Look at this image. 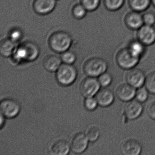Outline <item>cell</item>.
<instances>
[{"label": "cell", "instance_id": "obj_36", "mask_svg": "<svg viewBox=\"0 0 155 155\" xmlns=\"http://www.w3.org/2000/svg\"><path fill=\"white\" fill-rule=\"evenodd\" d=\"M56 1H57V0H56Z\"/></svg>", "mask_w": 155, "mask_h": 155}, {"label": "cell", "instance_id": "obj_32", "mask_svg": "<svg viewBox=\"0 0 155 155\" xmlns=\"http://www.w3.org/2000/svg\"><path fill=\"white\" fill-rule=\"evenodd\" d=\"M22 37V32L18 29H14L10 33V39L15 42L20 40Z\"/></svg>", "mask_w": 155, "mask_h": 155}, {"label": "cell", "instance_id": "obj_3", "mask_svg": "<svg viewBox=\"0 0 155 155\" xmlns=\"http://www.w3.org/2000/svg\"><path fill=\"white\" fill-rule=\"evenodd\" d=\"M108 68L107 61L100 58H93L87 60L84 63L85 73L89 77L96 78L106 72Z\"/></svg>", "mask_w": 155, "mask_h": 155}, {"label": "cell", "instance_id": "obj_18", "mask_svg": "<svg viewBox=\"0 0 155 155\" xmlns=\"http://www.w3.org/2000/svg\"><path fill=\"white\" fill-rule=\"evenodd\" d=\"M70 146L64 140H59L53 143L51 147V152L55 155H66L68 154Z\"/></svg>", "mask_w": 155, "mask_h": 155}, {"label": "cell", "instance_id": "obj_27", "mask_svg": "<svg viewBox=\"0 0 155 155\" xmlns=\"http://www.w3.org/2000/svg\"><path fill=\"white\" fill-rule=\"evenodd\" d=\"M149 92L146 87H142L139 88L136 91L135 98L141 103L145 102L148 98Z\"/></svg>", "mask_w": 155, "mask_h": 155}, {"label": "cell", "instance_id": "obj_33", "mask_svg": "<svg viewBox=\"0 0 155 155\" xmlns=\"http://www.w3.org/2000/svg\"><path fill=\"white\" fill-rule=\"evenodd\" d=\"M147 112L151 119L155 120V101L148 104L147 108Z\"/></svg>", "mask_w": 155, "mask_h": 155}, {"label": "cell", "instance_id": "obj_25", "mask_svg": "<svg viewBox=\"0 0 155 155\" xmlns=\"http://www.w3.org/2000/svg\"><path fill=\"white\" fill-rule=\"evenodd\" d=\"M86 135L89 141L94 142L96 141L99 137L100 130L97 127L92 126L89 128Z\"/></svg>", "mask_w": 155, "mask_h": 155}, {"label": "cell", "instance_id": "obj_30", "mask_svg": "<svg viewBox=\"0 0 155 155\" xmlns=\"http://www.w3.org/2000/svg\"><path fill=\"white\" fill-rule=\"evenodd\" d=\"M61 59L62 61L66 64H72L76 61V56L72 51H67L62 53Z\"/></svg>", "mask_w": 155, "mask_h": 155}, {"label": "cell", "instance_id": "obj_31", "mask_svg": "<svg viewBox=\"0 0 155 155\" xmlns=\"http://www.w3.org/2000/svg\"><path fill=\"white\" fill-rule=\"evenodd\" d=\"M98 105L96 98L93 97L87 98L85 101V106L86 108L89 110H94Z\"/></svg>", "mask_w": 155, "mask_h": 155}, {"label": "cell", "instance_id": "obj_15", "mask_svg": "<svg viewBox=\"0 0 155 155\" xmlns=\"http://www.w3.org/2000/svg\"><path fill=\"white\" fill-rule=\"evenodd\" d=\"M88 139L86 134L79 133L76 134L71 143V148L73 152L80 154L85 151L88 143Z\"/></svg>", "mask_w": 155, "mask_h": 155}, {"label": "cell", "instance_id": "obj_35", "mask_svg": "<svg viewBox=\"0 0 155 155\" xmlns=\"http://www.w3.org/2000/svg\"><path fill=\"white\" fill-rule=\"evenodd\" d=\"M150 1H151V4L155 8V0H150Z\"/></svg>", "mask_w": 155, "mask_h": 155}, {"label": "cell", "instance_id": "obj_6", "mask_svg": "<svg viewBox=\"0 0 155 155\" xmlns=\"http://www.w3.org/2000/svg\"><path fill=\"white\" fill-rule=\"evenodd\" d=\"M20 110V105L18 102L12 99H5L1 101V114L6 117H15L19 113Z\"/></svg>", "mask_w": 155, "mask_h": 155}, {"label": "cell", "instance_id": "obj_4", "mask_svg": "<svg viewBox=\"0 0 155 155\" xmlns=\"http://www.w3.org/2000/svg\"><path fill=\"white\" fill-rule=\"evenodd\" d=\"M140 58L134 56L128 48L120 49L116 56V61L118 66L124 70H130L137 66Z\"/></svg>", "mask_w": 155, "mask_h": 155}, {"label": "cell", "instance_id": "obj_14", "mask_svg": "<svg viewBox=\"0 0 155 155\" xmlns=\"http://www.w3.org/2000/svg\"><path fill=\"white\" fill-rule=\"evenodd\" d=\"M136 91L135 88L128 83L122 84L117 87L116 91V95L120 100L128 102L135 97Z\"/></svg>", "mask_w": 155, "mask_h": 155}, {"label": "cell", "instance_id": "obj_2", "mask_svg": "<svg viewBox=\"0 0 155 155\" xmlns=\"http://www.w3.org/2000/svg\"><path fill=\"white\" fill-rule=\"evenodd\" d=\"M38 47L31 41H24L14 52V59L18 61H32L39 54Z\"/></svg>", "mask_w": 155, "mask_h": 155}, {"label": "cell", "instance_id": "obj_8", "mask_svg": "<svg viewBox=\"0 0 155 155\" xmlns=\"http://www.w3.org/2000/svg\"><path fill=\"white\" fill-rule=\"evenodd\" d=\"M137 38L146 47L153 45L155 43V28L144 24L137 31Z\"/></svg>", "mask_w": 155, "mask_h": 155}, {"label": "cell", "instance_id": "obj_19", "mask_svg": "<svg viewBox=\"0 0 155 155\" xmlns=\"http://www.w3.org/2000/svg\"><path fill=\"white\" fill-rule=\"evenodd\" d=\"M61 59L54 55H48L43 60V65L45 68L49 71L58 70L61 65Z\"/></svg>", "mask_w": 155, "mask_h": 155}, {"label": "cell", "instance_id": "obj_20", "mask_svg": "<svg viewBox=\"0 0 155 155\" xmlns=\"http://www.w3.org/2000/svg\"><path fill=\"white\" fill-rule=\"evenodd\" d=\"M128 4L131 10L142 13L147 11L151 3L150 0H128Z\"/></svg>", "mask_w": 155, "mask_h": 155}, {"label": "cell", "instance_id": "obj_12", "mask_svg": "<svg viewBox=\"0 0 155 155\" xmlns=\"http://www.w3.org/2000/svg\"><path fill=\"white\" fill-rule=\"evenodd\" d=\"M124 21L127 28L130 30L137 31L144 25L142 14L133 11L127 13Z\"/></svg>", "mask_w": 155, "mask_h": 155}, {"label": "cell", "instance_id": "obj_34", "mask_svg": "<svg viewBox=\"0 0 155 155\" xmlns=\"http://www.w3.org/2000/svg\"><path fill=\"white\" fill-rule=\"evenodd\" d=\"M4 117H5L2 114H1V123H0V127H2L3 126V124H4V120H5Z\"/></svg>", "mask_w": 155, "mask_h": 155}, {"label": "cell", "instance_id": "obj_13", "mask_svg": "<svg viewBox=\"0 0 155 155\" xmlns=\"http://www.w3.org/2000/svg\"><path fill=\"white\" fill-rule=\"evenodd\" d=\"M56 0H34L33 9L40 15H46L51 13L55 8Z\"/></svg>", "mask_w": 155, "mask_h": 155}, {"label": "cell", "instance_id": "obj_5", "mask_svg": "<svg viewBox=\"0 0 155 155\" xmlns=\"http://www.w3.org/2000/svg\"><path fill=\"white\" fill-rule=\"evenodd\" d=\"M77 77V71L75 67L66 63L61 65L56 73L57 81L63 86L71 85L76 80Z\"/></svg>", "mask_w": 155, "mask_h": 155}, {"label": "cell", "instance_id": "obj_17", "mask_svg": "<svg viewBox=\"0 0 155 155\" xmlns=\"http://www.w3.org/2000/svg\"><path fill=\"white\" fill-rule=\"evenodd\" d=\"M146 47L145 45L137 38L130 41L127 48L134 56L141 58L146 52Z\"/></svg>", "mask_w": 155, "mask_h": 155}, {"label": "cell", "instance_id": "obj_11", "mask_svg": "<svg viewBox=\"0 0 155 155\" xmlns=\"http://www.w3.org/2000/svg\"><path fill=\"white\" fill-rule=\"evenodd\" d=\"M142 149L141 144L134 139H128L124 140L120 146V152L124 155H139Z\"/></svg>", "mask_w": 155, "mask_h": 155}, {"label": "cell", "instance_id": "obj_9", "mask_svg": "<svg viewBox=\"0 0 155 155\" xmlns=\"http://www.w3.org/2000/svg\"><path fill=\"white\" fill-rule=\"evenodd\" d=\"M137 100L128 101L124 106V114L127 119L134 120L139 117L143 111V105Z\"/></svg>", "mask_w": 155, "mask_h": 155}, {"label": "cell", "instance_id": "obj_24", "mask_svg": "<svg viewBox=\"0 0 155 155\" xmlns=\"http://www.w3.org/2000/svg\"><path fill=\"white\" fill-rule=\"evenodd\" d=\"M101 2V0H81V4L89 12L97 10L100 5Z\"/></svg>", "mask_w": 155, "mask_h": 155}, {"label": "cell", "instance_id": "obj_29", "mask_svg": "<svg viewBox=\"0 0 155 155\" xmlns=\"http://www.w3.org/2000/svg\"><path fill=\"white\" fill-rule=\"evenodd\" d=\"M98 80L101 86L103 87H106L110 85L113 79L110 73L105 72L99 77Z\"/></svg>", "mask_w": 155, "mask_h": 155}, {"label": "cell", "instance_id": "obj_26", "mask_svg": "<svg viewBox=\"0 0 155 155\" xmlns=\"http://www.w3.org/2000/svg\"><path fill=\"white\" fill-rule=\"evenodd\" d=\"M87 11V9L82 4H77L72 9V15L76 18L81 19L84 18L86 16Z\"/></svg>", "mask_w": 155, "mask_h": 155}, {"label": "cell", "instance_id": "obj_16", "mask_svg": "<svg viewBox=\"0 0 155 155\" xmlns=\"http://www.w3.org/2000/svg\"><path fill=\"white\" fill-rule=\"evenodd\" d=\"M95 98L99 105L102 107H107L113 103L115 96L110 90L103 88L99 91Z\"/></svg>", "mask_w": 155, "mask_h": 155}, {"label": "cell", "instance_id": "obj_21", "mask_svg": "<svg viewBox=\"0 0 155 155\" xmlns=\"http://www.w3.org/2000/svg\"><path fill=\"white\" fill-rule=\"evenodd\" d=\"M16 44L15 42L11 39H4L1 41L0 52L4 57L11 56L15 52Z\"/></svg>", "mask_w": 155, "mask_h": 155}, {"label": "cell", "instance_id": "obj_7", "mask_svg": "<svg viewBox=\"0 0 155 155\" xmlns=\"http://www.w3.org/2000/svg\"><path fill=\"white\" fill-rule=\"evenodd\" d=\"M100 87L98 80L94 77H89L84 79L81 82V92L86 98L93 97L98 92Z\"/></svg>", "mask_w": 155, "mask_h": 155}, {"label": "cell", "instance_id": "obj_23", "mask_svg": "<svg viewBox=\"0 0 155 155\" xmlns=\"http://www.w3.org/2000/svg\"><path fill=\"white\" fill-rule=\"evenodd\" d=\"M144 85L150 93L155 94V71L150 72L146 76Z\"/></svg>", "mask_w": 155, "mask_h": 155}, {"label": "cell", "instance_id": "obj_10", "mask_svg": "<svg viewBox=\"0 0 155 155\" xmlns=\"http://www.w3.org/2000/svg\"><path fill=\"white\" fill-rule=\"evenodd\" d=\"M146 76L140 69L133 68L129 70L126 76L127 83L136 89L143 87L146 80Z\"/></svg>", "mask_w": 155, "mask_h": 155}, {"label": "cell", "instance_id": "obj_22", "mask_svg": "<svg viewBox=\"0 0 155 155\" xmlns=\"http://www.w3.org/2000/svg\"><path fill=\"white\" fill-rule=\"evenodd\" d=\"M126 0H103V4L107 10L117 12L124 6Z\"/></svg>", "mask_w": 155, "mask_h": 155}, {"label": "cell", "instance_id": "obj_28", "mask_svg": "<svg viewBox=\"0 0 155 155\" xmlns=\"http://www.w3.org/2000/svg\"><path fill=\"white\" fill-rule=\"evenodd\" d=\"M144 25L154 26L155 25V13L153 11H146L142 14Z\"/></svg>", "mask_w": 155, "mask_h": 155}, {"label": "cell", "instance_id": "obj_1", "mask_svg": "<svg viewBox=\"0 0 155 155\" xmlns=\"http://www.w3.org/2000/svg\"><path fill=\"white\" fill-rule=\"evenodd\" d=\"M51 48L56 52L63 53L68 50L72 42L70 35L63 31H58L51 34L49 39Z\"/></svg>", "mask_w": 155, "mask_h": 155}]
</instances>
